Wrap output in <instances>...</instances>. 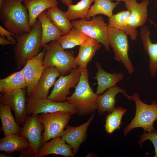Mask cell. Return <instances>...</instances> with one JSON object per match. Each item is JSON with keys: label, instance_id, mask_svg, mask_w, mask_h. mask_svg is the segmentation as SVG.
<instances>
[{"label": "cell", "instance_id": "1", "mask_svg": "<svg viewBox=\"0 0 157 157\" xmlns=\"http://www.w3.org/2000/svg\"><path fill=\"white\" fill-rule=\"evenodd\" d=\"M89 77L88 69H81L80 80L74 91L66 100L74 106L78 115L80 117L94 113L98 108V95L93 92L90 87Z\"/></svg>", "mask_w": 157, "mask_h": 157}, {"label": "cell", "instance_id": "2", "mask_svg": "<svg viewBox=\"0 0 157 157\" xmlns=\"http://www.w3.org/2000/svg\"><path fill=\"white\" fill-rule=\"evenodd\" d=\"M42 28L39 20L29 32L16 35L17 44L14 49V59L17 68L24 66L30 58L40 52L42 44Z\"/></svg>", "mask_w": 157, "mask_h": 157}, {"label": "cell", "instance_id": "3", "mask_svg": "<svg viewBox=\"0 0 157 157\" xmlns=\"http://www.w3.org/2000/svg\"><path fill=\"white\" fill-rule=\"evenodd\" d=\"M23 0L6 1L0 9V19L7 30L16 35L29 32L28 11L22 3Z\"/></svg>", "mask_w": 157, "mask_h": 157}, {"label": "cell", "instance_id": "4", "mask_svg": "<svg viewBox=\"0 0 157 157\" xmlns=\"http://www.w3.org/2000/svg\"><path fill=\"white\" fill-rule=\"evenodd\" d=\"M123 94L127 99L134 101L136 109L134 117L124 129V135H126L132 129L137 128H142L144 131L148 133L157 132L153 126L157 119L156 101H153L151 104H148L142 101L136 93L131 96L126 93Z\"/></svg>", "mask_w": 157, "mask_h": 157}, {"label": "cell", "instance_id": "5", "mask_svg": "<svg viewBox=\"0 0 157 157\" xmlns=\"http://www.w3.org/2000/svg\"><path fill=\"white\" fill-rule=\"evenodd\" d=\"M43 47L45 49L43 63L46 67H55L63 75L78 67L75 63L74 52L65 50L56 41H52Z\"/></svg>", "mask_w": 157, "mask_h": 157}, {"label": "cell", "instance_id": "6", "mask_svg": "<svg viewBox=\"0 0 157 157\" xmlns=\"http://www.w3.org/2000/svg\"><path fill=\"white\" fill-rule=\"evenodd\" d=\"M87 20L85 19L73 20L72 23L75 27L89 38L102 44L105 50L109 51L110 46L108 41V24L105 22L101 15L92 17Z\"/></svg>", "mask_w": 157, "mask_h": 157}, {"label": "cell", "instance_id": "7", "mask_svg": "<svg viewBox=\"0 0 157 157\" xmlns=\"http://www.w3.org/2000/svg\"><path fill=\"white\" fill-rule=\"evenodd\" d=\"M71 115L62 111L40 114V120L44 128L42 134L43 143L53 138H61Z\"/></svg>", "mask_w": 157, "mask_h": 157}, {"label": "cell", "instance_id": "8", "mask_svg": "<svg viewBox=\"0 0 157 157\" xmlns=\"http://www.w3.org/2000/svg\"><path fill=\"white\" fill-rule=\"evenodd\" d=\"M108 41L110 47L114 53L115 60L121 62L129 74L134 71V67L129 58L128 35L124 32L111 27H108Z\"/></svg>", "mask_w": 157, "mask_h": 157}, {"label": "cell", "instance_id": "9", "mask_svg": "<svg viewBox=\"0 0 157 157\" xmlns=\"http://www.w3.org/2000/svg\"><path fill=\"white\" fill-rule=\"evenodd\" d=\"M26 108L28 114L64 112L71 115L77 113V110L72 104L65 101L56 102L47 98L33 99L26 98Z\"/></svg>", "mask_w": 157, "mask_h": 157}, {"label": "cell", "instance_id": "10", "mask_svg": "<svg viewBox=\"0 0 157 157\" xmlns=\"http://www.w3.org/2000/svg\"><path fill=\"white\" fill-rule=\"evenodd\" d=\"M26 89H20L0 94V104L8 106L13 111L15 120L19 126L23 125L28 115L26 108Z\"/></svg>", "mask_w": 157, "mask_h": 157}, {"label": "cell", "instance_id": "11", "mask_svg": "<svg viewBox=\"0 0 157 157\" xmlns=\"http://www.w3.org/2000/svg\"><path fill=\"white\" fill-rule=\"evenodd\" d=\"M80 75L81 69L78 67L72 69L67 75H60L47 98L56 102L65 101L67 96L71 94L70 89L75 88L78 83Z\"/></svg>", "mask_w": 157, "mask_h": 157}, {"label": "cell", "instance_id": "12", "mask_svg": "<svg viewBox=\"0 0 157 157\" xmlns=\"http://www.w3.org/2000/svg\"><path fill=\"white\" fill-rule=\"evenodd\" d=\"M44 129L43 125L40 121L39 114H28L19 135L28 140L35 157L43 143L42 132Z\"/></svg>", "mask_w": 157, "mask_h": 157}, {"label": "cell", "instance_id": "13", "mask_svg": "<svg viewBox=\"0 0 157 157\" xmlns=\"http://www.w3.org/2000/svg\"><path fill=\"white\" fill-rule=\"evenodd\" d=\"M45 49L38 55L30 58L21 69L26 84L27 95L37 85L46 67L43 63Z\"/></svg>", "mask_w": 157, "mask_h": 157}, {"label": "cell", "instance_id": "14", "mask_svg": "<svg viewBox=\"0 0 157 157\" xmlns=\"http://www.w3.org/2000/svg\"><path fill=\"white\" fill-rule=\"evenodd\" d=\"M94 113L84 123L74 127L67 125L61 138L71 147L75 155L78 152L81 144L85 141L87 136V131L92 121Z\"/></svg>", "mask_w": 157, "mask_h": 157}, {"label": "cell", "instance_id": "15", "mask_svg": "<svg viewBox=\"0 0 157 157\" xmlns=\"http://www.w3.org/2000/svg\"><path fill=\"white\" fill-rule=\"evenodd\" d=\"M60 75L55 67H46L37 85L27 96L33 99L47 98L50 89L54 85L56 78Z\"/></svg>", "mask_w": 157, "mask_h": 157}, {"label": "cell", "instance_id": "16", "mask_svg": "<svg viewBox=\"0 0 157 157\" xmlns=\"http://www.w3.org/2000/svg\"><path fill=\"white\" fill-rule=\"evenodd\" d=\"M124 3L125 7L129 11V25L135 29L143 26L147 19L149 1L144 0L138 3L136 0H129Z\"/></svg>", "mask_w": 157, "mask_h": 157}, {"label": "cell", "instance_id": "17", "mask_svg": "<svg viewBox=\"0 0 157 157\" xmlns=\"http://www.w3.org/2000/svg\"><path fill=\"white\" fill-rule=\"evenodd\" d=\"M52 154L65 157L75 156L71 146L60 137L53 138L49 142L43 143L35 157H44Z\"/></svg>", "mask_w": 157, "mask_h": 157}, {"label": "cell", "instance_id": "18", "mask_svg": "<svg viewBox=\"0 0 157 157\" xmlns=\"http://www.w3.org/2000/svg\"><path fill=\"white\" fill-rule=\"evenodd\" d=\"M95 65L97 72L94 78L97 81L96 93L98 95L116 85L123 78V74L122 73H108L103 69L99 63L97 62Z\"/></svg>", "mask_w": 157, "mask_h": 157}, {"label": "cell", "instance_id": "19", "mask_svg": "<svg viewBox=\"0 0 157 157\" xmlns=\"http://www.w3.org/2000/svg\"><path fill=\"white\" fill-rule=\"evenodd\" d=\"M151 31L146 26L142 27L140 36L144 49L149 58V70L151 75L154 76L157 73V43H153L150 38Z\"/></svg>", "mask_w": 157, "mask_h": 157}, {"label": "cell", "instance_id": "20", "mask_svg": "<svg viewBox=\"0 0 157 157\" xmlns=\"http://www.w3.org/2000/svg\"><path fill=\"white\" fill-rule=\"evenodd\" d=\"M101 47L100 43L89 38L80 46L78 55L75 58V64L80 69L87 68L88 64Z\"/></svg>", "mask_w": 157, "mask_h": 157}, {"label": "cell", "instance_id": "21", "mask_svg": "<svg viewBox=\"0 0 157 157\" xmlns=\"http://www.w3.org/2000/svg\"><path fill=\"white\" fill-rule=\"evenodd\" d=\"M57 0H28L24 1L29 16V25L33 28L37 21L39 15L50 8L58 6Z\"/></svg>", "mask_w": 157, "mask_h": 157}, {"label": "cell", "instance_id": "22", "mask_svg": "<svg viewBox=\"0 0 157 157\" xmlns=\"http://www.w3.org/2000/svg\"><path fill=\"white\" fill-rule=\"evenodd\" d=\"M119 93H126L123 89L115 85L108 89L102 94L98 95L97 110L99 115L106 112L110 113L114 110L116 102L115 97Z\"/></svg>", "mask_w": 157, "mask_h": 157}, {"label": "cell", "instance_id": "23", "mask_svg": "<svg viewBox=\"0 0 157 157\" xmlns=\"http://www.w3.org/2000/svg\"><path fill=\"white\" fill-rule=\"evenodd\" d=\"M129 11L123 10L113 15L109 18L108 27L122 31L129 35L131 39L135 40L137 37L136 29L130 26L129 24Z\"/></svg>", "mask_w": 157, "mask_h": 157}, {"label": "cell", "instance_id": "24", "mask_svg": "<svg viewBox=\"0 0 157 157\" xmlns=\"http://www.w3.org/2000/svg\"><path fill=\"white\" fill-rule=\"evenodd\" d=\"M38 19L42 25V47L53 41L57 40L64 33L52 22L46 15L45 11L41 13Z\"/></svg>", "mask_w": 157, "mask_h": 157}, {"label": "cell", "instance_id": "25", "mask_svg": "<svg viewBox=\"0 0 157 157\" xmlns=\"http://www.w3.org/2000/svg\"><path fill=\"white\" fill-rule=\"evenodd\" d=\"M11 109L7 105L0 104V118L1 122V130L4 136L12 134L19 135L20 127L12 115Z\"/></svg>", "mask_w": 157, "mask_h": 157}, {"label": "cell", "instance_id": "26", "mask_svg": "<svg viewBox=\"0 0 157 157\" xmlns=\"http://www.w3.org/2000/svg\"><path fill=\"white\" fill-rule=\"evenodd\" d=\"M30 146L25 138L17 134L9 135L0 139V151L7 153L19 152Z\"/></svg>", "mask_w": 157, "mask_h": 157}, {"label": "cell", "instance_id": "27", "mask_svg": "<svg viewBox=\"0 0 157 157\" xmlns=\"http://www.w3.org/2000/svg\"><path fill=\"white\" fill-rule=\"evenodd\" d=\"M45 13L53 24L64 35L68 34L73 27L65 12L60 10L58 6L49 8Z\"/></svg>", "mask_w": 157, "mask_h": 157}, {"label": "cell", "instance_id": "28", "mask_svg": "<svg viewBox=\"0 0 157 157\" xmlns=\"http://www.w3.org/2000/svg\"><path fill=\"white\" fill-rule=\"evenodd\" d=\"M26 88V81L21 70L0 79V92L1 94Z\"/></svg>", "mask_w": 157, "mask_h": 157}, {"label": "cell", "instance_id": "29", "mask_svg": "<svg viewBox=\"0 0 157 157\" xmlns=\"http://www.w3.org/2000/svg\"><path fill=\"white\" fill-rule=\"evenodd\" d=\"M89 38L79 29L73 26L68 34L62 35L56 41L65 49L80 46Z\"/></svg>", "mask_w": 157, "mask_h": 157}, {"label": "cell", "instance_id": "30", "mask_svg": "<svg viewBox=\"0 0 157 157\" xmlns=\"http://www.w3.org/2000/svg\"><path fill=\"white\" fill-rule=\"evenodd\" d=\"M113 0H94V3L90 6L85 19L90 20L91 17L97 15L102 14L109 18L113 14L114 9L119 4V2H113Z\"/></svg>", "mask_w": 157, "mask_h": 157}, {"label": "cell", "instance_id": "31", "mask_svg": "<svg viewBox=\"0 0 157 157\" xmlns=\"http://www.w3.org/2000/svg\"><path fill=\"white\" fill-rule=\"evenodd\" d=\"M94 0H81L76 4H71L68 6L65 14L70 20L80 18L85 19Z\"/></svg>", "mask_w": 157, "mask_h": 157}, {"label": "cell", "instance_id": "32", "mask_svg": "<svg viewBox=\"0 0 157 157\" xmlns=\"http://www.w3.org/2000/svg\"><path fill=\"white\" fill-rule=\"evenodd\" d=\"M127 110L121 107H116L106 117L104 126L107 133L111 134L115 130L119 129L122 122V117Z\"/></svg>", "mask_w": 157, "mask_h": 157}, {"label": "cell", "instance_id": "33", "mask_svg": "<svg viewBox=\"0 0 157 157\" xmlns=\"http://www.w3.org/2000/svg\"><path fill=\"white\" fill-rule=\"evenodd\" d=\"M138 142L140 147H142L143 143L146 140H149L152 142L154 147L155 154L154 157H157V132L148 133L145 131L142 135H139Z\"/></svg>", "mask_w": 157, "mask_h": 157}, {"label": "cell", "instance_id": "34", "mask_svg": "<svg viewBox=\"0 0 157 157\" xmlns=\"http://www.w3.org/2000/svg\"><path fill=\"white\" fill-rule=\"evenodd\" d=\"M0 36L6 38L10 41L17 43L15 38L16 35L8 30L4 28L1 25L0 26Z\"/></svg>", "mask_w": 157, "mask_h": 157}, {"label": "cell", "instance_id": "35", "mask_svg": "<svg viewBox=\"0 0 157 157\" xmlns=\"http://www.w3.org/2000/svg\"><path fill=\"white\" fill-rule=\"evenodd\" d=\"M19 152L18 157H35V155L30 145L24 149Z\"/></svg>", "mask_w": 157, "mask_h": 157}, {"label": "cell", "instance_id": "36", "mask_svg": "<svg viewBox=\"0 0 157 157\" xmlns=\"http://www.w3.org/2000/svg\"><path fill=\"white\" fill-rule=\"evenodd\" d=\"M17 43L10 41L5 37L0 36V44L1 46H3L8 44L15 45Z\"/></svg>", "mask_w": 157, "mask_h": 157}, {"label": "cell", "instance_id": "37", "mask_svg": "<svg viewBox=\"0 0 157 157\" xmlns=\"http://www.w3.org/2000/svg\"><path fill=\"white\" fill-rule=\"evenodd\" d=\"M7 153H2L0 154V157H13L15 156V155L13 154H10Z\"/></svg>", "mask_w": 157, "mask_h": 157}, {"label": "cell", "instance_id": "38", "mask_svg": "<svg viewBox=\"0 0 157 157\" xmlns=\"http://www.w3.org/2000/svg\"><path fill=\"white\" fill-rule=\"evenodd\" d=\"M64 4L68 6L72 3V0H60Z\"/></svg>", "mask_w": 157, "mask_h": 157}, {"label": "cell", "instance_id": "39", "mask_svg": "<svg viewBox=\"0 0 157 157\" xmlns=\"http://www.w3.org/2000/svg\"><path fill=\"white\" fill-rule=\"evenodd\" d=\"M6 1V0H0V10L1 9L3 5Z\"/></svg>", "mask_w": 157, "mask_h": 157}, {"label": "cell", "instance_id": "40", "mask_svg": "<svg viewBox=\"0 0 157 157\" xmlns=\"http://www.w3.org/2000/svg\"><path fill=\"white\" fill-rule=\"evenodd\" d=\"M117 2H119V1H123L124 2V3H125L126 2H127L129 0H115Z\"/></svg>", "mask_w": 157, "mask_h": 157}, {"label": "cell", "instance_id": "41", "mask_svg": "<svg viewBox=\"0 0 157 157\" xmlns=\"http://www.w3.org/2000/svg\"><path fill=\"white\" fill-rule=\"evenodd\" d=\"M27 0H23V1H24Z\"/></svg>", "mask_w": 157, "mask_h": 157}, {"label": "cell", "instance_id": "42", "mask_svg": "<svg viewBox=\"0 0 157 157\" xmlns=\"http://www.w3.org/2000/svg\"><path fill=\"white\" fill-rule=\"evenodd\" d=\"M6 0V1H9V0Z\"/></svg>", "mask_w": 157, "mask_h": 157}, {"label": "cell", "instance_id": "43", "mask_svg": "<svg viewBox=\"0 0 157 157\" xmlns=\"http://www.w3.org/2000/svg\"><path fill=\"white\" fill-rule=\"evenodd\" d=\"M156 3L157 5V0H156Z\"/></svg>", "mask_w": 157, "mask_h": 157}]
</instances>
